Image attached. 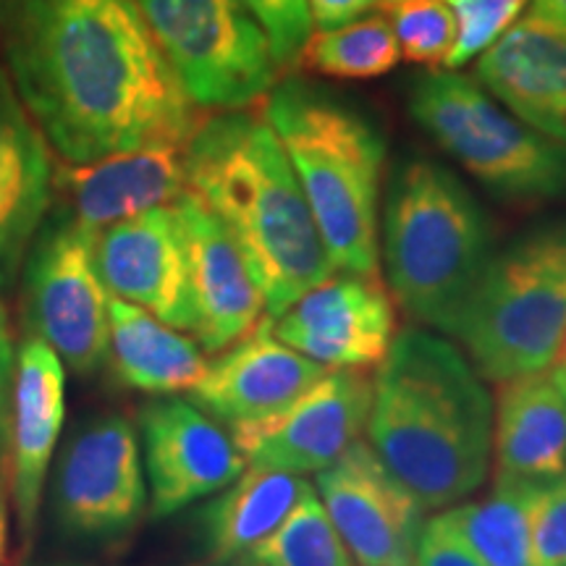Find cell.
I'll list each match as a JSON object with an SVG mask.
<instances>
[{"instance_id": "obj_1", "label": "cell", "mask_w": 566, "mask_h": 566, "mask_svg": "<svg viewBox=\"0 0 566 566\" xmlns=\"http://www.w3.org/2000/svg\"><path fill=\"white\" fill-rule=\"evenodd\" d=\"M6 74L69 166L189 145L197 105L134 0H0Z\"/></svg>"}, {"instance_id": "obj_2", "label": "cell", "mask_w": 566, "mask_h": 566, "mask_svg": "<svg viewBox=\"0 0 566 566\" xmlns=\"http://www.w3.org/2000/svg\"><path fill=\"white\" fill-rule=\"evenodd\" d=\"M365 433L424 512L459 504L491 475L493 399L467 354L436 331L396 334L375 367Z\"/></svg>"}, {"instance_id": "obj_3", "label": "cell", "mask_w": 566, "mask_h": 566, "mask_svg": "<svg viewBox=\"0 0 566 566\" xmlns=\"http://www.w3.org/2000/svg\"><path fill=\"white\" fill-rule=\"evenodd\" d=\"M187 187L221 218L279 317L334 275L292 163L263 116L223 111L187 145Z\"/></svg>"}, {"instance_id": "obj_4", "label": "cell", "mask_w": 566, "mask_h": 566, "mask_svg": "<svg viewBox=\"0 0 566 566\" xmlns=\"http://www.w3.org/2000/svg\"><path fill=\"white\" fill-rule=\"evenodd\" d=\"M263 118L300 179L334 271L380 275V132L363 113L300 80L273 84Z\"/></svg>"}, {"instance_id": "obj_5", "label": "cell", "mask_w": 566, "mask_h": 566, "mask_svg": "<svg viewBox=\"0 0 566 566\" xmlns=\"http://www.w3.org/2000/svg\"><path fill=\"white\" fill-rule=\"evenodd\" d=\"M380 254L405 313L436 334L454 336L493 254L491 223L459 176L415 158L396 168L388 187Z\"/></svg>"}, {"instance_id": "obj_6", "label": "cell", "mask_w": 566, "mask_h": 566, "mask_svg": "<svg viewBox=\"0 0 566 566\" xmlns=\"http://www.w3.org/2000/svg\"><path fill=\"white\" fill-rule=\"evenodd\" d=\"M566 336V221L522 233L493 252L454 336L483 380L548 370Z\"/></svg>"}, {"instance_id": "obj_7", "label": "cell", "mask_w": 566, "mask_h": 566, "mask_svg": "<svg viewBox=\"0 0 566 566\" xmlns=\"http://www.w3.org/2000/svg\"><path fill=\"white\" fill-rule=\"evenodd\" d=\"M409 113L501 200L537 205L566 197V145L514 116L478 80L428 71L409 92Z\"/></svg>"}, {"instance_id": "obj_8", "label": "cell", "mask_w": 566, "mask_h": 566, "mask_svg": "<svg viewBox=\"0 0 566 566\" xmlns=\"http://www.w3.org/2000/svg\"><path fill=\"white\" fill-rule=\"evenodd\" d=\"M197 108L242 111L279 82L271 45L239 0H134Z\"/></svg>"}, {"instance_id": "obj_9", "label": "cell", "mask_w": 566, "mask_h": 566, "mask_svg": "<svg viewBox=\"0 0 566 566\" xmlns=\"http://www.w3.org/2000/svg\"><path fill=\"white\" fill-rule=\"evenodd\" d=\"M97 233L51 205L24 260V321L76 375L108 363L111 294L97 273Z\"/></svg>"}, {"instance_id": "obj_10", "label": "cell", "mask_w": 566, "mask_h": 566, "mask_svg": "<svg viewBox=\"0 0 566 566\" xmlns=\"http://www.w3.org/2000/svg\"><path fill=\"white\" fill-rule=\"evenodd\" d=\"M147 512V478L137 428L124 415L84 422L55 467L53 514L69 535L132 533Z\"/></svg>"}, {"instance_id": "obj_11", "label": "cell", "mask_w": 566, "mask_h": 566, "mask_svg": "<svg viewBox=\"0 0 566 566\" xmlns=\"http://www.w3.org/2000/svg\"><path fill=\"white\" fill-rule=\"evenodd\" d=\"M373 378L367 370L331 367L307 391L258 420L231 422L229 433L247 464L292 475H317L367 430Z\"/></svg>"}, {"instance_id": "obj_12", "label": "cell", "mask_w": 566, "mask_h": 566, "mask_svg": "<svg viewBox=\"0 0 566 566\" xmlns=\"http://www.w3.org/2000/svg\"><path fill=\"white\" fill-rule=\"evenodd\" d=\"M315 488L359 566H415L424 509L359 438L315 475Z\"/></svg>"}, {"instance_id": "obj_13", "label": "cell", "mask_w": 566, "mask_h": 566, "mask_svg": "<svg viewBox=\"0 0 566 566\" xmlns=\"http://www.w3.org/2000/svg\"><path fill=\"white\" fill-rule=\"evenodd\" d=\"M147 509L166 520L223 491L247 467L231 433L179 396H163L139 409Z\"/></svg>"}, {"instance_id": "obj_14", "label": "cell", "mask_w": 566, "mask_h": 566, "mask_svg": "<svg viewBox=\"0 0 566 566\" xmlns=\"http://www.w3.org/2000/svg\"><path fill=\"white\" fill-rule=\"evenodd\" d=\"M273 334L304 357L342 370H373L386 359L396 307L380 275L334 273L279 317Z\"/></svg>"}, {"instance_id": "obj_15", "label": "cell", "mask_w": 566, "mask_h": 566, "mask_svg": "<svg viewBox=\"0 0 566 566\" xmlns=\"http://www.w3.org/2000/svg\"><path fill=\"white\" fill-rule=\"evenodd\" d=\"M95 265L111 296L192 334L187 247L174 202L105 226L97 233Z\"/></svg>"}, {"instance_id": "obj_16", "label": "cell", "mask_w": 566, "mask_h": 566, "mask_svg": "<svg viewBox=\"0 0 566 566\" xmlns=\"http://www.w3.org/2000/svg\"><path fill=\"white\" fill-rule=\"evenodd\" d=\"M174 205L187 247L192 334L205 354H218L265 321V294L229 229L192 189Z\"/></svg>"}, {"instance_id": "obj_17", "label": "cell", "mask_w": 566, "mask_h": 566, "mask_svg": "<svg viewBox=\"0 0 566 566\" xmlns=\"http://www.w3.org/2000/svg\"><path fill=\"white\" fill-rule=\"evenodd\" d=\"M66 415V375L51 346L27 336L17 349L11 394V495L19 530L30 543L38 530L42 488Z\"/></svg>"}, {"instance_id": "obj_18", "label": "cell", "mask_w": 566, "mask_h": 566, "mask_svg": "<svg viewBox=\"0 0 566 566\" xmlns=\"http://www.w3.org/2000/svg\"><path fill=\"white\" fill-rule=\"evenodd\" d=\"M328 370L283 344L265 317L252 334L218 352L189 401L226 424L258 420L279 412Z\"/></svg>"}, {"instance_id": "obj_19", "label": "cell", "mask_w": 566, "mask_h": 566, "mask_svg": "<svg viewBox=\"0 0 566 566\" xmlns=\"http://www.w3.org/2000/svg\"><path fill=\"white\" fill-rule=\"evenodd\" d=\"M53 200L51 145L0 66V292L24 268Z\"/></svg>"}, {"instance_id": "obj_20", "label": "cell", "mask_w": 566, "mask_h": 566, "mask_svg": "<svg viewBox=\"0 0 566 566\" xmlns=\"http://www.w3.org/2000/svg\"><path fill=\"white\" fill-rule=\"evenodd\" d=\"M475 76L514 116L566 145V30L516 19L478 55Z\"/></svg>"}, {"instance_id": "obj_21", "label": "cell", "mask_w": 566, "mask_h": 566, "mask_svg": "<svg viewBox=\"0 0 566 566\" xmlns=\"http://www.w3.org/2000/svg\"><path fill=\"white\" fill-rule=\"evenodd\" d=\"M184 155L187 145H155L69 166L55 174L59 205L95 231L158 205H171L187 192Z\"/></svg>"}, {"instance_id": "obj_22", "label": "cell", "mask_w": 566, "mask_h": 566, "mask_svg": "<svg viewBox=\"0 0 566 566\" xmlns=\"http://www.w3.org/2000/svg\"><path fill=\"white\" fill-rule=\"evenodd\" d=\"M491 467L493 483L537 488L566 475V396L551 367L499 384Z\"/></svg>"}, {"instance_id": "obj_23", "label": "cell", "mask_w": 566, "mask_h": 566, "mask_svg": "<svg viewBox=\"0 0 566 566\" xmlns=\"http://www.w3.org/2000/svg\"><path fill=\"white\" fill-rule=\"evenodd\" d=\"M108 359L118 384L150 396L189 394L208 370L200 342L137 304L111 296Z\"/></svg>"}, {"instance_id": "obj_24", "label": "cell", "mask_w": 566, "mask_h": 566, "mask_svg": "<svg viewBox=\"0 0 566 566\" xmlns=\"http://www.w3.org/2000/svg\"><path fill=\"white\" fill-rule=\"evenodd\" d=\"M310 483L292 472L250 464L202 509L208 562L233 564L281 525Z\"/></svg>"}, {"instance_id": "obj_25", "label": "cell", "mask_w": 566, "mask_h": 566, "mask_svg": "<svg viewBox=\"0 0 566 566\" xmlns=\"http://www.w3.org/2000/svg\"><path fill=\"white\" fill-rule=\"evenodd\" d=\"M533 485L493 483L491 495L441 509L451 527L488 566H527Z\"/></svg>"}, {"instance_id": "obj_26", "label": "cell", "mask_w": 566, "mask_h": 566, "mask_svg": "<svg viewBox=\"0 0 566 566\" xmlns=\"http://www.w3.org/2000/svg\"><path fill=\"white\" fill-rule=\"evenodd\" d=\"M233 566H354L315 488H304L281 525Z\"/></svg>"}, {"instance_id": "obj_27", "label": "cell", "mask_w": 566, "mask_h": 566, "mask_svg": "<svg viewBox=\"0 0 566 566\" xmlns=\"http://www.w3.org/2000/svg\"><path fill=\"white\" fill-rule=\"evenodd\" d=\"M399 45L384 17H359L334 30H315L300 61L315 74L334 80H373L399 63Z\"/></svg>"}, {"instance_id": "obj_28", "label": "cell", "mask_w": 566, "mask_h": 566, "mask_svg": "<svg viewBox=\"0 0 566 566\" xmlns=\"http://www.w3.org/2000/svg\"><path fill=\"white\" fill-rule=\"evenodd\" d=\"M399 53L412 63L438 66L449 61L457 38V17L446 0H386Z\"/></svg>"}, {"instance_id": "obj_29", "label": "cell", "mask_w": 566, "mask_h": 566, "mask_svg": "<svg viewBox=\"0 0 566 566\" xmlns=\"http://www.w3.org/2000/svg\"><path fill=\"white\" fill-rule=\"evenodd\" d=\"M527 6L530 0H454L457 38L446 69H462L483 55Z\"/></svg>"}, {"instance_id": "obj_30", "label": "cell", "mask_w": 566, "mask_h": 566, "mask_svg": "<svg viewBox=\"0 0 566 566\" xmlns=\"http://www.w3.org/2000/svg\"><path fill=\"white\" fill-rule=\"evenodd\" d=\"M239 3L263 30L279 69L300 63L302 48L315 32L307 0H239Z\"/></svg>"}, {"instance_id": "obj_31", "label": "cell", "mask_w": 566, "mask_h": 566, "mask_svg": "<svg viewBox=\"0 0 566 566\" xmlns=\"http://www.w3.org/2000/svg\"><path fill=\"white\" fill-rule=\"evenodd\" d=\"M527 566H566V475L535 488Z\"/></svg>"}, {"instance_id": "obj_32", "label": "cell", "mask_w": 566, "mask_h": 566, "mask_svg": "<svg viewBox=\"0 0 566 566\" xmlns=\"http://www.w3.org/2000/svg\"><path fill=\"white\" fill-rule=\"evenodd\" d=\"M415 566H488L475 551L467 546L451 522L438 512L424 520L417 541Z\"/></svg>"}, {"instance_id": "obj_33", "label": "cell", "mask_w": 566, "mask_h": 566, "mask_svg": "<svg viewBox=\"0 0 566 566\" xmlns=\"http://www.w3.org/2000/svg\"><path fill=\"white\" fill-rule=\"evenodd\" d=\"M13 373H17V346H13L9 313L0 304V464L9 457Z\"/></svg>"}, {"instance_id": "obj_34", "label": "cell", "mask_w": 566, "mask_h": 566, "mask_svg": "<svg viewBox=\"0 0 566 566\" xmlns=\"http://www.w3.org/2000/svg\"><path fill=\"white\" fill-rule=\"evenodd\" d=\"M378 3L380 0H307V9L315 30H334L365 17Z\"/></svg>"}, {"instance_id": "obj_35", "label": "cell", "mask_w": 566, "mask_h": 566, "mask_svg": "<svg viewBox=\"0 0 566 566\" xmlns=\"http://www.w3.org/2000/svg\"><path fill=\"white\" fill-rule=\"evenodd\" d=\"M527 17L566 30V0H530Z\"/></svg>"}, {"instance_id": "obj_36", "label": "cell", "mask_w": 566, "mask_h": 566, "mask_svg": "<svg viewBox=\"0 0 566 566\" xmlns=\"http://www.w3.org/2000/svg\"><path fill=\"white\" fill-rule=\"evenodd\" d=\"M6 556H9V509L0 491V566H6Z\"/></svg>"}, {"instance_id": "obj_37", "label": "cell", "mask_w": 566, "mask_h": 566, "mask_svg": "<svg viewBox=\"0 0 566 566\" xmlns=\"http://www.w3.org/2000/svg\"><path fill=\"white\" fill-rule=\"evenodd\" d=\"M551 367H566V336H564V342H562V349H558L556 359H554V365H551Z\"/></svg>"}, {"instance_id": "obj_38", "label": "cell", "mask_w": 566, "mask_h": 566, "mask_svg": "<svg viewBox=\"0 0 566 566\" xmlns=\"http://www.w3.org/2000/svg\"><path fill=\"white\" fill-rule=\"evenodd\" d=\"M551 370H554L558 386H562V391L566 396V367H551Z\"/></svg>"}, {"instance_id": "obj_39", "label": "cell", "mask_w": 566, "mask_h": 566, "mask_svg": "<svg viewBox=\"0 0 566 566\" xmlns=\"http://www.w3.org/2000/svg\"><path fill=\"white\" fill-rule=\"evenodd\" d=\"M192 566H233V564H216V562H208V564H192Z\"/></svg>"}, {"instance_id": "obj_40", "label": "cell", "mask_w": 566, "mask_h": 566, "mask_svg": "<svg viewBox=\"0 0 566 566\" xmlns=\"http://www.w3.org/2000/svg\"><path fill=\"white\" fill-rule=\"evenodd\" d=\"M63 566H84V564H63Z\"/></svg>"}, {"instance_id": "obj_41", "label": "cell", "mask_w": 566, "mask_h": 566, "mask_svg": "<svg viewBox=\"0 0 566 566\" xmlns=\"http://www.w3.org/2000/svg\"><path fill=\"white\" fill-rule=\"evenodd\" d=\"M446 3H454V0H446Z\"/></svg>"}]
</instances>
